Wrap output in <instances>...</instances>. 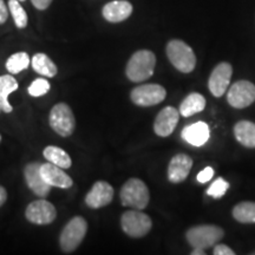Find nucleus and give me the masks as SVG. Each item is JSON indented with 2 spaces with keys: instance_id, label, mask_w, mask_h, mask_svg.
Masks as SVG:
<instances>
[{
  "instance_id": "1",
  "label": "nucleus",
  "mask_w": 255,
  "mask_h": 255,
  "mask_svg": "<svg viewBox=\"0 0 255 255\" xmlns=\"http://www.w3.org/2000/svg\"><path fill=\"white\" fill-rule=\"evenodd\" d=\"M156 56L149 50L136 51L127 64V77L131 82L146 81L154 75Z\"/></svg>"
},
{
  "instance_id": "2",
  "label": "nucleus",
  "mask_w": 255,
  "mask_h": 255,
  "mask_svg": "<svg viewBox=\"0 0 255 255\" xmlns=\"http://www.w3.org/2000/svg\"><path fill=\"white\" fill-rule=\"evenodd\" d=\"M167 57L174 68L183 73H189L196 66V56L191 47L183 40L173 39L167 44Z\"/></svg>"
},
{
  "instance_id": "3",
  "label": "nucleus",
  "mask_w": 255,
  "mask_h": 255,
  "mask_svg": "<svg viewBox=\"0 0 255 255\" xmlns=\"http://www.w3.org/2000/svg\"><path fill=\"white\" fill-rule=\"evenodd\" d=\"M121 201L124 207L143 210L148 206L150 194L146 184L139 178H130L121 189Z\"/></svg>"
},
{
  "instance_id": "4",
  "label": "nucleus",
  "mask_w": 255,
  "mask_h": 255,
  "mask_svg": "<svg viewBox=\"0 0 255 255\" xmlns=\"http://www.w3.org/2000/svg\"><path fill=\"white\" fill-rule=\"evenodd\" d=\"M225 235V232L221 227L214 225H202L196 226L188 229L186 233L187 241L193 247V250H207L215 246Z\"/></svg>"
},
{
  "instance_id": "5",
  "label": "nucleus",
  "mask_w": 255,
  "mask_h": 255,
  "mask_svg": "<svg viewBox=\"0 0 255 255\" xmlns=\"http://www.w3.org/2000/svg\"><path fill=\"white\" fill-rule=\"evenodd\" d=\"M88 231V223L82 216L71 219L60 234V247L64 253H71L82 244Z\"/></svg>"
},
{
  "instance_id": "6",
  "label": "nucleus",
  "mask_w": 255,
  "mask_h": 255,
  "mask_svg": "<svg viewBox=\"0 0 255 255\" xmlns=\"http://www.w3.org/2000/svg\"><path fill=\"white\" fill-rule=\"evenodd\" d=\"M121 226L123 232L131 238H143L150 232L152 227L151 219L141 210H128L122 215Z\"/></svg>"
},
{
  "instance_id": "7",
  "label": "nucleus",
  "mask_w": 255,
  "mask_h": 255,
  "mask_svg": "<svg viewBox=\"0 0 255 255\" xmlns=\"http://www.w3.org/2000/svg\"><path fill=\"white\" fill-rule=\"evenodd\" d=\"M50 126L58 135L68 137L75 130L76 120L71 108L65 103H58L51 109Z\"/></svg>"
},
{
  "instance_id": "8",
  "label": "nucleus",
  "mask_w": 255,
  "mask_h": 255,
  "mask_svg": "<svg viewBox=\"0 0 255 255\" xmlns=\"http://www.w3.org/2000/svg\"><path fill=\"white\" fill-rule=\"evenodd\" d=\"M227 101L235 109H245L255 102V85L250 81H239L227 92Z\"/></svg>"
},
{
  "instance_id": "9",
  "label": "nucleus",
  "mask_w": 255,
  "mask_h": 255,
  "mask_svg": "<svg viewBox=\"0 0 255 255\" xmlns=\"http://www.w3.org/2000/svg\"><path fill=\"white\" fill-rule=\"evenodd\" d=\"M167 91L162 85L158 84H143L132 89L131 101L139 107H152L164 101Z\"/></svg>"
},
{
  "instance_id": "10",
  "label": "nucleus",
  "mask_w": 255,
  "mask_h": 255,
  "mask_svg": "<svg viewBox=\"0 0 255 255\" xmlns=\"http://www.w3.org/2000/svg\"><path fill=\"white\" fill-rule=\"evenodd\" d=\"M232 75L233 68L229 63L222 62L215 66L208 81V88L214 97H222L226 94Z\"/></svg>"
},
{
  "instance_id": "11",
  "label": "nucleus",
  "mask_w": 255,
  "mask_h": 255,
  "mask_svg": "<svg viewBox=\"0 0 255 255\" xmlns=\"http://www.w3.org/2000/svg\"><path fill=\"white\" fill-rule=\"evenodd\" d=\"M25 216L34 225H50L55 221L57 213L53 205L46 200H38L28 205Z\"/></svg>"
},
{
  "instance_id": "12",
  "label": "nucleus",
  "mask_w": 255,
  "mask_h": 255,
  "mask_svg": "<svg viewBox=\"0 0 255 255\" xmlns=\"http://www.w3.org/2000/svg\"><path fill=\"white\" fill-rule=\"evenodd\" d=\"M180 113L173 107H165L156 116L154 123L155 133L159 137L170 136L176 128Z\"/></svg>"
},
{
  "instance_id": "13",
  "label": "nucleus",
  "mask_w": 255,
  "mask_h": 255,
  "mask_svg": "<svg viewBox=\"0 0 255 255\" xmlns=\"http://www.w3.org/2000/svg\"><path fill=\"white\" fill-rule=\"evenodd\" d=\"M114 199V188L105 181L96 182L85 197V203L92 209L108 206Z\"/></svg>"
},
{
  "instance_id": "14",
  "label": "nucleus",
  "mask_w": 255,
  "mask_h": 255,
  "mask_svg": "<svg viewBox=\"0 0 255 255\" xmlns=\"http://www.w3.org/2000/svg\"><path fill=\"white\" fill-rule=\"evenodd\" d=\"M132 4L128 0H113L104 5L102 14L109 23H122L132 14Z\"/></svg>"
},
{
  "instance_id": "15",
  "label": "nucleus",
  "mask_w": 255,
  "mask_h": 255,
  "mask_svg": "<svg viewBox=\"0 0 255 255\" xmlns=\"http://www.w3.org/2000/svg\"><path fill=\"white\" fill-rule=\"evenodd\" d=\"M40 174L44 181L51 187L68 189V188L72 187L73 184L72 178L63 170V168L50 163V162L49 163L40 164Z\"/></svg>"
},
{
  "instance_id": "16",
  "label": "nucleus",
  "mask_w": 255,
  "mask_h": 255,
  "mask_svg": "<svg viewBox=\"0 0 255 255\" xmlns=\"http://www.w3.org/2000/svg\"><path fill=\"white\" fill-rule=\"evenodd\" d=\"M193 159L186 154L175 155L168 165V180L171 183H181L189 175Z\"/></svg>"
},
{
  "instance_id": "17",
  "label": "nucleus",
  "mask_w": 255,
  "mask_h": 255,
  "mask_svg": "<svg viewBox=\"0 0 255 255\" xmlns=\"http://www.w3.org/2000/svg\"><path fill=\"white\" fill-rule=\"evenodd\" d=\"M25 180L30 189L40 197H45L50 193L51 186H49L40 174V163L32 162L24 169Z\"/></svg>"
},
{
  "instance_id": "18",
  "label": "nucleus",
  "mask_w": 255,
  "mask_h": 255,
  "mask_svg": "<svg viewBox=\"0 0 255 255\" xmlns=\"http://www.w3.org/2000/svg\"><path fill=\"white\" fill-rule=\"evenodd\" d=\"M210 130L205 122H196L182 130V138L194 146H202L209 139Z\"/></svg>"
},
{
  "instance_id": "19",
  "label": "nucleus",
  "mask_w": 255,
  "mask_h": 255,
  "mask_svg": "<svg viewBox=\"0 0 255 255\" xmlns=\"http://www.w3.org/2000/svg\"><path fill=\"white\" fill-rule=\"evenodd\" d=\"M234 135L240 144L246 148H255V123L240 121L235 124Z\"/></svg>"
},
{
  "instance_id": "20",
  "label": "nucleus",
  "mask_w": 255,
  "mask_h": 255,
  "mask_svg": "<svg viewBox=\"0 0 255 255\" xmlns=\"http://www.w3.org/2000/svg\"><path fill=\"white\" fill-rule=\"evenodd\" d=\"M206 107V98L201 94L193 92L184 98L180 105V114L183 117H190L203 111Z\"/></svg>"
},
{
  "instance_id": "21",
  "label": "nucleus",
  "mask_w": 255,
  "mask_h": 255,
  "mask_svg": "<svg viewBox=\"0 0 255 255\" xmlns=\"http://www.w3.org/2000/svg\"><path fill=\"white\" fill-rule=\"evenodd\" d=\"M18 90V82L9 75L0 76V107L6 114L11 113L12 105L8 102V96Z\"/></svg>"
},
{
  "instance_id": "22",
  "label": "nucleus",
  "mask_w": 255,
  "mask_h": 255,
  "mask_svg": "<svg viewBox=\"0 0 255 255\" xmlns=\"http://www.w3.org/2000/svg\"><path fill=\"white\" fill-rule=\"evenodd\" d=\"M31 63L34 71H37L41 76H45V77H55L57 71H58L56 64L45 53H36L32 58Z\"/></svg>"
},
{
  "instance_id": "23",
  "label": "nucleus",
  "mask_w": 255,
  "mask_h": 255,
  "mask_svg": "<svg viewBox=\"0 0 255 255\" xmlns=\"http://www.w3.org/2000/svg\"><path fill=\"white\" fill-rule=\"evenodd\" d=\"M44 157L50 163L58 165L63 169H69L72 164L71 157H70L68 152L55 145H49L44 149Z\"/></svg>"
},
{
  "instance_id": "24",
  "label": "nucleus",
  "mask_w": 255,
  "mask_h": 255,
  "mask_svg": "<svg viewBox=\"0 0 255 255\" xmlns=\"http://www.w3.org/2000/svg\"><path fill=\"white\" fill-rule=\"evenodd\" d=\"M233 218L240 223H255V202H245L238 203L233 208Z\"/></svg>"
},
{
  "instance_id": "25",
  "label": "nucleus",
  "mask_w": 255,
  "mask_h": 255,
  "mask_svg": "<svg viewBox=\"0 0 255 255\" xmlns=\"http://www.w3.org/2000/svg\"><path fill=\"white\" fill-rule=\"evenodd\" d=\"M31 60L26 52H17L6 60V69L11 73H19L27 69Z\"/></svg>"
},
{
  "instance_id": "26",
  "label": "nucleus",
  "mask_w": 255,
  "mask_h": 255,
  "mask_svg": "<svg viewBox=\"0 0 255 255\" xmlns=\"http://www.w3.org/2000/svg\"><path fill=\"white\" fill-rule=\"evenodd\" d=\"M8 9L12 18H13L15 26L18 28H25L27 26V13L19 0H8Z\"/></svg>"
},
{
  "instance_id": "27",
  "label": "nucleus",
  "mask_w": 255,
  "mask_h": 255,
  "mask_svg": "<svg viewBox=\"0 0 255 255\" xmlns=\"http://www.w3.org/2000/svg\"><path fill=\"white\" fill-rule=\"evenodd\" d=\"M50 90V83L44 78H37L32 82L28 87V94L32 97H40V96L46 95Z\"/></svg>"
},
{
  "instance_id": "28",
  "label": "nucleus",
  "mask_w": 255,
  "mask_h": 255,
  "mask_svg": "<svg viewBox=\"0 0 255 255\" xmlns=\"http://www.w3.org/2000/svg\"><path fill=\"white\" fill-rule=\"evenodd\" d=\"M229 183L227 181L223 180L222 177H219L218 180H215L214 182L212 183L208 189H207V195L214 197V199H220L226 194V191L228 190Z\"/></svg>"
},
{
  "instance_id": "29",
  "label": "nucleus",
  "mask_w": 255,
  "mask_h": 255,
  "mask_svg": "<svg viewBox=\"0 0 255 255\" xmlns=\"http://www.w3.org/2000/svg\"><path fill=\"white\" fill-rule=\"evenodd\" d=\"M213 176H214V169L212 167H207L197 175V181L200 183H207L208 181L212 180Z\"/></svg>"
},
{
  "instance_id": "30",
  "label": "nucleus",
  "mask_w": 255,
  "mask_h": 255,
  "mask_svg": "<svg viewBox=\"0 0 255 255\" xmlns=\"http://www.w3.org/2000/svg\"><path fill=\"white\" fill-rule=\"evenodd\" d=\"M213 253H214V255H234L235 252L232 248L226 246V245L218 244L214 247V252Z\"/></svg>"
},
{
  "instance_id": "31",
  "label": "nucleus",
  "mask_w": 255,
  "mask_h": 255,
  "mask_svg": "<svg viewBox=\"0 0 255 255\" xmlns=\"http://www.w3.org/2000/svg\"><path fill=\"white\" fill-rule=\"evenodd\" d=\"M8 18V8L4 0H0V25L5 24Z\"/></svg>"
},
{
  "instance_id": "32",
  "label": "nucleus",
  "mask_w": 255,
  "mask_h": 255,
  "mask_svg": "<svg viewBox=\"0 0 255 255\" xmlns=\"http://www.w3.org/2000/svg\"><path fill=\"white\" fill-rule=\"evenodd\" d=\"M52 1L53 0H31L32 5L37 9H39V11H44V9L49 8V6Z\"/></svg>"
},
{
  "instance_id": "33",
  "label": "nucleus",
  "mask_w": 255,
  "mask_h": 255,
  "mask_svg": "<svg viewBox=\"0 0 255 255\" xmlns=\"http://www.w3.org/2000/svg\"><path fill=\"white\" fill-rule=\"evenodd\" d=\"M6 199H7V193H6L4 187L0 186V207L6 202Z\"/></svg>"
},
{
  "instance_id": "34",
  "label": "nucleus",
  "mask_w": 255,
  "mask_h": 255,
  "mask_svg": "<svg viewBox=\"0 0 255 255\" xmlns=\"http://www.w3.org/2000/svg\"><path fill=\"white\" fill-rule=\"evenodd\" d=\"M206 252L203 250H199V248H195L193 252H191V255H205Z\"/></svg>"
},
{
  "instance_id": "35",
  "label": "nucleus",
  "mask_w": 255,
  "mask_h": 255,
  "mask_svg": "<svg viewBox=\"0 0 255 255\" xmlns=\"http://www.w3.org/2000/svg\"><path fill=\"white\" fill-rule=\"evenodd\" d=\"M19 1H25V0H19Z\"/></svg>"
},
{
  "instance_id": "36",
  "label": "nucleus",
  "mask_w": 255,
  "mask_h": 255,
  "mask_svg": "<svg viewBox=\"0 0 255 255\" xmlns=\"http://www.w3.org/2000/svg\"><path fill=\"white\" fill-rule=\"evenodd\" d=\"M0 142H1V136H0Z\"/></svg>"
},
{
  "instance_id": "37",
  "label": "nucleus",
  "mask_w": 255,
  "mask_h": 255,
  "mask_svg": "<svg viewBox=\"0 0 255 255\" xmlns=\"http://www.w3.org/2000/svg\"><path fill=\"white\" fill-rule=\"evenodd\" d=\"M252 254H253V255H255V252H254V253H252Z\"/></svg>"
},
{
  "instance_id": "38",
  "label": "nucleus",
  "mask_w": 255,
  "mask_h": 255,
  "mask_svg": "<svg viewBox=\"0 0 255 255\" xmlns=\"http://www.w3.org/2000/svg\"><path fill=\"white\" fill-rule=\"evenodd\" d=\"M0 111H1V107H0Z\"/></svg>"
}]
</instances>
